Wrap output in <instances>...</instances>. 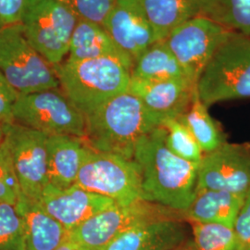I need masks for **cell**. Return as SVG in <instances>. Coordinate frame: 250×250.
Returning <instances> with one entry per match:
<instances>
[{
    "label": "cell",
    "mask_w": 250,
    "mask_h": 250,
    "mask_svg": "<svg viewBox=\"0 0 250 250\" xmlns=\"http://www.w3.org/2000/svg\"><path fill=\"white\" fill-rule=\"evenodd\" d=\"M134 161L141 172L143 200L182 212L188 209L196 195L199 164L171 152L163 126L138 140Z\"/></svg>",
    "instance_id": "cell-1"
},
{
    "label": "cell",
    "mask_w": 250,
    "mask_h": 250,
    "mask_svg": "<svg viewBox=\"0 0 250 250\" xmlns=\"http://www.w3.org/2000/svg\"><path fill=\"white\" fill-rule=\"evenodd\" d=\"M158 126L140 99L126 91L85 116L83 140L93 150L134 160L138 140Z\"/></svg>",
    "instance_id": "cell-2"
},
{
    "label": "cell",
    "mask_w": 250,
    "mask_h": 250,
    "mask_svg": "<svg viewBox=\"0 0 250 250\" xmlns=\"http://www.w3.org/2000/svg\"><path fill=\"white\" fill-rule=\"evenodd\" d=\"M54 69L63 93L84 116L128 91L132 77L130 69L111 58L64 61Z\"/></svg>",
    "instance_id": "cell-3"
},
{
    "label": "cell",
    "mask_w": 250,
    "mask_h": 250,
    "mask_svg": "<svg viewBox=\"0 0 250 250\" xmlns=\"http://www.w3.org/2000/svg\"><path fill=\"white\" fill-rule=\"evenodd\" d=\"M197 90L207 107L250 98V36L232 32L206 66Z\"/></svg>",
    "instance_id": "cell-4"
},
{
    "label": "cell",
    "mask_w": 250,
    "mask_h": 250,
    "mask_svg": "<svg viewBox=\"0 0 250 250\" xmlns=\"http://www.w3.org/2000/svg\"><path fill=\"white\" fill-rule=\"evenodd\" d=\"M78 21L60 0H26L20 24L30 44L55 68L68 55Z\"/></svg>",
    "instance_id": "cell-5"
},
{
    "label": "cell",
    "mask_w": 250,
    "mask_h": 250,
    "mask_svg": "<svg viewBox=\"0 0 250 250\" xmlns=\"http://www.w3.org/2000/svg\"><path fill=\"white\" fill-rule=\"evenodd\" d=\"M163 219L185 220L182 211L145 200L126 206L116 204L69 231L68 240L80 250H100L136 225Z\"/></svg>",
    "instance_id": "cell-6"
},
{
    "label": "cell",
    "mask_w": 250,
    "mask_h": 250,
    "mask_svg": "<svg viewBox=\"0 0 250 250\" xmlns=\"http://www.w3.org/2000/svg\"><path fill=\"white\" fill-rule=\"evenodd\" d=\"M0 72L20 95L60 87L53 66L30 44L20 23L0 30Z\"/></svg>",
    "instance_id": "cell-7"
},
{
    "label": "cell",
    "mask_w": 250,
    "mask_h": 250,
    "mask_svg": "<svg viewBox=\"0 0 250 250\" xmlns=\"http://www.w3.org/2000/svg\"><path fill=\"white\" fill-rule=\"evenodd\" d=\"M75 185L108 197L118 205L143 200L140 169L134 160L90 148Z\"/></svg>",
    "instance_id": "cell-8"
},
{
    "label": "cell",
    "mask_w": 250,
    "mask_h": 250,
    "mask_svg": "<svg viewBox=\"0 0 250 250\" xmlns=\"http://www.w3.org/2000/svg\"><path fill=\"white\" fill-rule=\"evenodd\" d=\"M13 123L50 135L83 139L85 116L59 88L21 95L13 107Z\"/></svg>",
    "instance_id": "cell-9"
},
{
    "label": "cell",
    "mask_w": 250,
    "mask_h": 250,
    "mask_svg": "<svg viewBox=\"0 0 250 250\" xmlns=\"http://www.w3.org/2000/svg\"><path fill=\"white\" fill-rule=\"evenodd\" d=\"M232 32L200 14L174 29L163 41L188 79L197 84L208 63Z\"/></svg>",
    "instance_id": "cell-10"
},
{
    "label": "cell",
    "mask_w": 250,
    "mask_h": 250,
    "mask_svg": "<svg viewBox=\"0 0 250 250\" xmlns=\"http://www.w3.org/2000/svg\"><path fill=\"white\" fill-rule=\"evenodd\" d=\"M48 135L16 123L5 124L8 145L23 196L39 201L48 185L46 140Z\"/></svg>",
    "instance_id": "cell-11"
},
{
    "label": "cell",
    "mask_w": 250,
    "mask_h": 250,
    "mask_svg": "<svg viewBox=\"0 0 250 250\" xmlns=\"http://www.w3.org/2000/svg\"><path fill=\"white\" fill-rule=\"evenodd\" d=\"M197 189L247 196L250 189V144L224 143L199 163Z\"/></svg>",
    "instance_id": "cell-12"
},
{
    "label": "cell",
    "mask_w": 250,
    "mask_h": 250,
    "mask_svg": "<svg viewBox=\"0 0 250 250\" xmlns=\"http://www.w3.org/2000/svg\"><path fill=\"white\" fill-rule=\"evenodd\" d=\"M159 125L179 119L191 106L197 84L188 79L143 81L131 77L129 89Z\"/></svg>",
    "instance_id": "cell-13"
},
{
    "label": "cell",
    "mask_w": 250,
    "mask_h": 250,
    "mask_svg": "<svg viewBox=\"0 0 250 250\" xmlns=\"http://www.w3.org/2000/svg\"><path fill=\"white\" fill-rule=\"evenodd\" d=\"M103 27L134 63L147 48L159 42L138 0H117Z\"/></svg>",
    "instance_id": "cell-14"
},
{
    "label": "cell",
    "mask_w": 250,
    "mask_h": 250,
    "mask_svg": "<svg viewBox=\"0 0 250 250\" xmlns=\"http://www.w3.org/2000/svg\"><path fill=\"white\" fill-rule=\"evenodd\" d=\"M39 203L68 231L117 204L108 197L86 191L76 185L62 189L49 184L44 189Z\"/></svg>",
    "instance_id": "cell-15"
},
{
    "label": "cell",
    "mask_w": 250,
    "mask_h": 250,
    "mask_svg": "<svg viewBox=\"0 0 250 250\" xmlns=\"http://www.w3.org/2000/svg\"><path fill=\"white\" fill-rule=\"evenodd\" d=\"M188 241L183 220L163 219L136 225L100 250H172Z\"/></svg>",
    "instance_id": "cell-16"
},
{
    "label": "cell",
    "mask_w": 250,
    "mask_h": 250,
    "mask_svg": "<svg viewBox=\"0 0 250 250\" xmlns=\"http://www.w3.org/2000/svg\"><path fill=\"white\" fill-rule=\"evenodd\" d=\"M88 147L84 141L70 135H50L46 140L48 184L55 188L74 186Z\"/></svg>",
    "instance_id": "cell-17"
},
{
    "label": "cell",
    "mask_w": 250,
    "mask_h": 250,
    "mask_svg": "<svg viewBox=\"0 0 250 250\" xmlns=\"http://www.w3.org/2000/svg\"><path fill=\"white\" fill-rule=\"evenodd\" d=\"M16 208L24 224L26 250H56L68 240L69 231L39 201L21 194Z\"/></svg>",
    "instance_id": "cell-18"
},
{
    "label": "cell",
    "mask_w": 250,
    "mask_h": 250,
    "mask_svg": "<svg viewBox=\"0 0 250 250\" xmlns=\"http://www.w3.org/2000/svg\"><path fill=\"white\" fill-rule=\"evenodd\" d=\"M111 58L124 63L131 70L134 68L132 59L119 48L102 25L79 20L72 34L67 62Z\"/></svg>",
    "instance_id": "cell-19"
},
{
    "label": "cell",
    "mask_w": 250,
    "mask_h": 250,
    "mask_svg": "<svg viewBox=\"0 0 250 250\" xmlns=\"http://www.w3.org/2000/svg\"><path fill=\"white\" fill-rule=\"evenodd\" d=\"M246 196L222 190L197 189L185 220L191 224H221L233 227Z\"/></svg>",
    "instance_id": "cell-20"
},
{
    "label": "cell",
    "mask_w": 250,
    "mask_h": 250,
    "mask_svg": "<svg viewBox=\"0 0 250 250\" xmlns=\"http://www.w3.org/2000/svg\"><path fill=\"white\" fill-rule=\"evenodd\" d=\"M159 41L201 14V0H138Z\"/></svg>",
    "instance_id": "cell-21"
},
{
    "label": "cell",
    "mask_w": 250,
    "mask_h": 250,
    "mask_svg": "<svg viewBox=\"0 0 250 250\" xmlns=\"http://www.w3.org/2000/svg\"><path fill=\"white\" fill-rule=\"evenodd\" d=\"M131 75L132 78L143 81L188 79L185 70L164 41L153 44L138 58Z\"/></svg>",
    "instance_id": "cell-22"
},
{
    "label": "cell",
    "mask_w": 250,
    "mask_h": 250,
    "mask_svg": "<svg viewBox=\"0 0 250 250\" xmlns=\"http://www.w3.org/2000/svg\"><path fill=\"white\" fill-rule=\"evenodd\" d=\"M196 138L204 155L226 143L221 128L208 112V107L196 93L188 111L179 118Z\"/></svg>",
    "instance_id": "cell-23"
},
{
    "label": "cell",
    "mask_w": 250,
    "mask_h": 250,
    "mask_svg": "<svg viewBox=\"0 0 250 250\" xmlns=\"http://www.w3.org/2000/svg\"><path fill=\"white\" fill-rule=\"evenodd\" d=\"M201 15L250 36V0H201Z\"/></svg>",
    "instance_id": "cell-24"
},
{
    "label": "cell",
    "mask_w": 250,
    "mask_h": 250,
    "mask_svg": "<svg viewBox=\"0 0 250 250\" xmlns=\"http://www.w3.org/2000/svg\"><path fill=\"white\" fill-rule=\"evenodd\" d=\"M161 126L166 129V143L171 152L186 161L198 164L201 162L204 152L180 119L167 120Z\"/></svg>",
    "instance_id": "cell-25"
},
{
    "label": "cell",
    "mask_w": 250,
    "mask_h": 250,
    "mask_svg": "<svg viewBox=\"0 0 250 250\" xmlns=\"http://www.w3.org/2000/svg\"><path fill=\"white\" fill-rule=\"evenodd\" d=\"M197 250H238L233 227L221 224H192Z\"/></svg>",
    "instance_id": "cell-26"
},
{
    "label": "cell",
    "mask_w": 250,
    "mask_h": 250,
    "mask_svg": "<svg viewBox=\"0 0 250 250\" xmlns=\"http://www.w3.org/2000/svg\"><path fill=\"white\" fill-rule=\"evenodd\" d=\"M0 250H26L24 224L16 205L0 203Z\"/></svg>",
    "instance_id": "cell-27"
},
{
    "label": "cell",
    "mask_w": 250,
    "mask_h": 250,
    "mask_svg": "<svg viewBox=\"0 0 250 250\" xmlns=\"http://www.w3.org/2000/svg\"><path fill=\"white\" fill-rule=\"evenodd\" d=\"M21 191L6 141L0 146V203L16 205Z\"/></svg>",
    "instance_id": "cell-28"
},
{
    "label": "cell",
    "mask_w": 250,
    "mask_h": 250,
    "mask_svg": "<svg viewBox=\"0 0 250 250\" xmlns=\"http://www.w3.org/2000/svg\"><path fill=\"white\" fill-rule=\"evenodd\" d=\"M77 18L96 24H104L108 14L116 4L117 0H60Z\"/></svg>",
    "instance_id": "cell-29"
},
{
    "label": "cell",
    "mask_w": 250,
    "mask_h": 250,
    "mask_svg": "<svg viewBox=\"0 0 250 250\" xmlns=\"http://www.w3.org/2000/svg\"><path fill=\"white\" fill-rule=\"evenodd\" d=\"M238 250H250V189L233 225Z\"/></svg>",
    "instance_id": "cell-30"
},
{
    "label": "cell",
    "mask_w": 250,
    "mask_h": 250,
    "mask_svg": "<svg viewBox=\"0 0 250 250\" xmlns=\"http://www.w3.org/2000/svg\"><path fill=\"white\" fill-rule=\"evenodd\" d=\"M20 93L14 89L0 72V121L13 123V107Z\"/></svg>",
    "instance_id": "cell-31"
},
{
    "label": "cell",
    "mask_w": 250,
    "mask_h": 250,
    "mask_svg": "<svg viewBox=\"0 0 250 250\" xmlns=\"http://www.w3.org/2000/svg\"><path fill=\"white\" fill-rule=\"evenodd\" d=\"M26 0H0V21L4 26L20 23Z\"/></svg>",
    "instance_id": "cell-32"
},
{
    "label": "cell",
    "mask_w": 250,
    "mask_h": 250,
    "mask_svg": "<svg viewBox=\"0 0 250 250\" xmlns=\"http://www.w3.org/2000/svg\"><path fill=\"white\" fill-rule=\"evenodd\" d=\"M172 250H197L195 247V245L193 244V241H188L185 242L184 244H182L181 246L177 247L176 249Z\"/></svg>",
    "instance_id": "cell-33"
},
{
    "label": "cell",
    "mask_w": 250,
    "mask_h": 250,
    "mask_svg": "<svg viewBox=\"0 0 250 250\" xmlns=\"http://www.w3.org/2000/svg\"><path fill=\"white\" fill-rule=\"evenodd\" d=\"M56 250H80L79 249H77L72 243L67 240V241L64 242L62 245H61L58 249Z\"/></svg>",
    "instance_id": "cell-34"
},
{
    "label": "cell",
    "mask_w": 250,
    "mask_h": 250,
    "mask_svg": "<svg viewBox=\"0 0 250 250\" xmlns=\"http://www.w3.org/2000/svg\"><path fill=\"white\" fill-rule=\"evenodd\" d=\"M5 124L0 121V146L5 141Z\"/></svg>",
    "instance_id": "cell-35"
},
{
    "label": "cell",
    "mask_w": 250,
    "mask_h": 250,
    "mask_svg": "<svg viewBox=\"0 0 250 250\" xmlns=\"http://www.w3.org/2000/svg\"><path fill=\"white\" fill-rule=\"evenodd\" d=\"M3 27H5V26H4V24H3V23H2V21H0V30H1V29H2V28H3Z\"/></svg>",
    "instance_id": "cell-36"
}]
</instances>
